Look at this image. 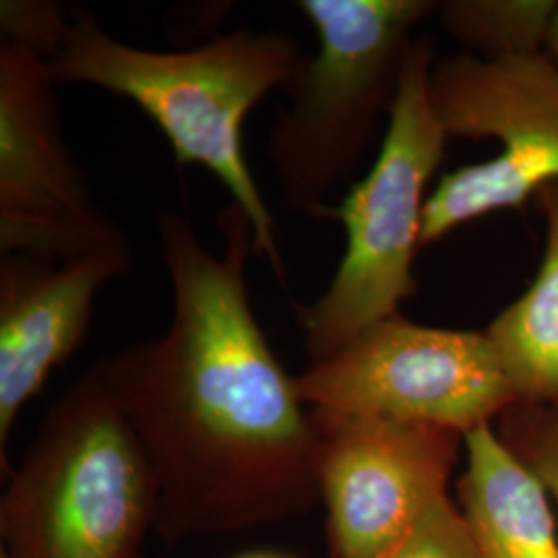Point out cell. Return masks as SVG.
Instances as JSON below:
<instances>
[{
  "mask_svg": "<svg viewBox=\"0 0 558 558\" xmlns=\"http://www.w3.org/2000/svg\"><path fill=\"white\" fill-rule=\"evenodd\" d=\"M218 230L221 255L186 218L158 211L168 329L92 366L140 442L156 534L168 542L255 530L319 505L317 424L248 299L253 223L230 203Z\"/></svg>",
  "mask_w": 558,
  "mask_h": 558,
  "instance_id": "1",
  "label": "cell"
},
{
  "mask_svg": "<svg viewBox=\"0 0 558 558\" xmlns=\"http://www.w3.org/2000/svg\"><path fill=\"white\" fill-rule=\"evenodd\" d=\"M302 59L290 36L248 27L191 50H147L110 36L92 11L73 9L48 64L59 85H92L140 106L160 126L180 168L203 166L220 180L253 223L255 255L286 286L276 220L246 161L244 120L290 83Z\"/></svg>",
  "mask_w": 558,
  "mask_h": 558,
  "instance_id": "2",
  "label": "cell"
},
{
  "mask_svg": "<svg viewBox=\"0 0 558 558\" xmlns=\"http://www.w3.org/2000/svg\"><path fill=\"white\" fill-rule=\"evenodd\" d=\"M156 490L131 426L89 368L48 408L0 499V558H145Z\"/></svg>",
  "mask_w": 558,
  "mask_h": 558,
  "instance_id": "3",
  "label": "cell"
},
{
  "mask_svg": "<svg viewBox=\"0 0 558 558\" xmlns=\"http://www.w3.org/2000/svg\"><path fill=\"white\" fill-rule=\"evenodd\" d=\"M319 48L304 57L283 87L288 104L267 137V161L283 203L323 220L375 137L383 110L391 114L410 32L426 0H300Z\"/></svg>",
  "mask_w": 558,
  "mask_h": 558,
  "instance_id": "4",
  "label": "cell"
},
{
  "mask_svg": "<svg viewBox=\"0 0 558 558\" xmlns=\"http://www.w3.org/2000/svg\"><path fill=\"white\" fill-rule=\"evenodd\" d=\"M430 44L414 41L375 166L323 216L345 228L348 246L319 299L292 302L308 364L333 356L368 327L396 317L399 304L414 294L412 263L422 248L426 186L447 141L430 101Z\"/></svg>",
  "mask_w": 558,
  "mask_h": 558,
  "instance_id": "5",
  "label": "cell"
},
{
  "mask_svg": "<svg viewBox=\"0 0 558 558\" xmlns=\"http://www.w3.org/2000/svg\"><path fill=\"white\" fill-rule=\"evenodd\" d=\"M296 387L315 416L391 420L459 435L518 403L486 333L426 327L399 315L308 364Z\"/></svg>",
  "mask_w": 558,
  "mask_h": 558,
  "instance_id": "6",
  "label": "cell"
},
{
  "mask_svg": "<svg viewBox=\"0 0 558 558\" xmlns=\"http://www.w3.org/2000/svg\"><path fill=\"white\" fill-rule=\"evenodd\" d=\"M430 101L447 137L497 140L505 149L440 179L424 207L420 246L558 182L555 60L539 52L440 60L430 71Z\"/></svg>",
  "mask_w": 558,
  "mask_h": 558,
  "instance_id": "7",
  "label": "cell"
},
{
  "mask_svg": "<svg viewBox=\"0 0 558 558\" xmlns=\"http://www.w3.org/2000/svg\"><path fill=\"white\" fill-rule=\"evenodd\" d=\"M119 248L131 242L64 140L48 60L0 40V255L66 263Z\"/></svg>",
  "mask_w": 558,
  "mask_h": 558,
  "instance_id": "8",
  "label": "cell"
},
{
  "mask_svg": "<svg viewBox=\"0 0 558 558\" xmlns=\"http://www.w3.org/2000/svg\"><path fill=\"white\" fill-rule=\"evenodd\" d=\"M331 558H380L449 497L463 435L391 420L315 416Z\"/></svg>",
  "mask_w": 558,
  "mask_h": 558,
  "instance_id": "9",
  "label": "cell"
},
{
  "mask_svg": "<svg viewBox=\"0 0 558 558\" xmlns=\"http://www.w3.org/2000/svg\"><path fill=\"white\" fill-rule=\"evenodd\" d=\"M133 251L85 259L0 255V463L21 412L87 338L101 288L124 278Z\"/></svg>",
  "mask_w": 558,
  "mask_h": 558,
  "instance_id": "10",
  "label": "cell"
},
{
  "mask_svg": "<svg viewBox=\"0 0 558 558\" xmlns=\"http://www.w3.org/2000/svg\"><path fill=\"white\" fill-rule=\"evenodd\" d=\"M459 511L480 558H558L550 497L490 424L463 435Z\"/></svg>",
  "mask_w": 558,
  "mask_h": 558,
  "instance_id": "11",
  "label": "cell"
},
{
  "mask_svg": "<svg viewBox=\"0 0 558 558\" xmlns=\"http://www.w3.org/2000/svg\"><path fill=\"white\" fill-rule=\"evenodd\" d=\"M548 244L536 281L486 329L518 403L558 401V182L538 191Z\"/></svg>",
  "mask_w": 558,
  "mask_h": 558,
  "instance_id": "12",
  "label": "cell"
},
{
  "mask_svg": "<svg viewBox=\"0 0 558 558\" xmlns=\"http://www.w3.org/2000/svg\"><path fill=\"white\" fill-rule=\"evenodd\" d=\"M445 27L488 59L532 54L548 40L558 4L553 0H458L439 7Z\"/></svg>",
  "mask_w": 558,
  "mask_h": 558,
  "instance_id": "13",
  "label": "cell"
},
{
  "mask_svg": "<svg viewBox=\"0 0 558 558\" xmlns=\"http://www.w3.org/2000/svg\"><path fill=\"white\" fill-rule=\"evenodd\" d=\"M73 17V9L52 0H2L0 32L2 40L50 60L64 40Z\"/></svg>",
  "mask_w": 558,
  "mask_h": 558,
  "instance_id": "14",
  "label": "cell"
},
{
  "mask_svg": "<svg viewBox=\"0 0 558 558\" xmlns=\"http://www.w3.org/2000/svg\"><path fill=\"white\" fill-rule=\"evenodd\" d=\"M380 558H480L468 523L451 497L440 499L418 525Z\"/></svg>",
  "mask_w": 558,
  "mask_h": 558,
  "instance_id": "15",
  "label": "cell"
},
{
  "mask_svg": "<svg viewBox=\"0 0 558 558\" xmlns=\"http://www.w3.org/2000/svg\"><path fill=\"white\" fill-rule=\"evenodd\" d=\"M511 418V449L539 480L558 507V410H539L523 403Z\"/></svg>",
  "mask_w": 558,
  "mask_h": 558,
  "instance_id": "16",
  "label": "cell"
},
{
  "mask_svg": "<svg viewBox=\"0 0 558 558\" xmlns=\"http://www.w3.org/2000/svg\"><path fill=\"white\" fill-rule=\"evenodd\" d=\"M546 46H548V50H550V54L555 57V60H558V11L557 15H555V20H553V23H550Z\"/></svg>",
  "mask_w": 558,
  "mask_h": 558,
  "instance_id": "17",
  "label": "cell"
},
{
  "mask_svg": "<svg viewBox=\"0 0 558 558\" xmlns=\"http://www.w3.org/2000/svg\"><path fill=\"white\" fill-rule=\"evenodd\" d=\"M239 558H290L278 555V553H251V555H242Z\"/></svg>",
  "mask_w": 558,
  "mask_h": 558,
  "instance_id": "18",
  "label": "cell"
}]
</instances>
